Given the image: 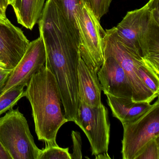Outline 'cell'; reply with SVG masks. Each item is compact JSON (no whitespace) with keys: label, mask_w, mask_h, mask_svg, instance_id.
I'll list each match as a JSON object with an SVG mask.
<instances>
[{"label":"cell","mask_w":159,"mask_h":159,"mask_svg":"<svg viewBox=\"0 0 159 159\" xmlns=\"http://www.w3.org/2000/svg\"><path fill=\"white\" fill-rule=\"evenodd\" d=\"M56 4L67 22L72 32L80 41L77 16L82 0H52Z\"/></svg>","instance_id":"cell-14"},{"label":"cell","mask_w":159,"mask_h":159,"mask_svg":"<svg viewBox=\"0 0 159 159\" xmlns=\"http://www.w3.org/2000/svg\"><path fill=\"white\" fill-rule=\"evenodd\" d=\"M30 43L22 30L9 19L0 22V68L12 70L24 56Z\"/></svg>","instance_id":"cell-9"},{"label":"cell","mask_w":159,"mask_h":159,"mask_svg":"<svg viewBox=\"0 0 159 159\" xmlns=\"http://www.w3.org/2000/svg\"><path fill=\"white\" fill-rule=\"evenodd\" d=\"M45 62V47L39 37L30 43L24 56L11 71L2 93L16 86H26L32 76L41 69Z\"/></svg>","instance_id":"cell-8"},{"label":"cell","mask_w":159,"mask_h":159,"mask_svg":"<svg viewBox=\"0 0 159 159\" xmlns=\"http://www.w3.org/2000/svg\"><path fill=\"white\" fill-rule=\"evenodd\" d=\"M102 89L97 72L91 70L80 57L78 66V96L80 102L91 107H100Z\"/></svg>","instance_id":"cell-11"},{"label":"cell","mask_w":159,"mask_h":159,"mask_svg":"<svg viewBox=\"0 0 159 159\" xmlns=\"http://www.w3.org/2000/svg\"><path fill=\"white\" fill-rule=\"evenodd\" d=\"M71 138L73 141V152L70 153L71 159H82V140L80 132L72 131L71 132Z\"/></svg>","instance_id":"cell-20"},{"label":"cell","mask_w":159,"mask_h":159,"mask_svg":"<svg viewBox=\"0 0 159 159\" xmlns=\"http://www.w3.org/2000/svg\"><path fill=\"white\" fill-rule=\"evenodd\" d=\"M103 41L104 58L109 56L114 57L124 70L133 88V101L151 103L158 97L146 86L139 75L138 69L140 66L144 65L152 69L121 42L114 27L106 31Z\"/></svg>","instance_id":"cell-4"},{"label":"cell","mask_w":159,"mask_h":159,"mask_svg":"<svg viewBox=\"0 0 159 159\" xmlns=\"http://www.w3.org/2000/svg\"><path fill=\"white\" fill-rule=\"evenodd\" d=\"M7 1H8V4H9V5H11V4L15 0H7Z\"/></svg>","instance_id":"cell-26"},{"label":"cell","mask_w":159,"mask_h":159,"mask_svg":"<svg viewBox=\"0 0 159 159\" xmlns=\"http://www.w3.org/2000/svg\"><path fill=\"white\" fill-rule=\"evenodd\" d=\"M122 125V159H135L150 140L159 136V99L141 116Z\"/></svg>","instance_id":"cell-6"},{"label":"cell","mask_w":159,"mask_h":159,"mask_svg":"<svg viewBox=\"0 0 159 159\" xmlns=\"http://www.w3.org/2000/svg\"><path fill=\"white\" fill-rule=\"evenodd\" d=\"M135 159H159V136L150 140Z\"/></svg>","instance_id":"cell-19"},{"label":"cell","mask_w":159,"mask_h":159,"mask_svg":"<svg viewBox=\"0 0 159 159\" xmlns=\"http://www.w3.org/2000/svg\"><path fill=\"white\" fill-rule=\"evenodd\" d=\"M77 21L81 57L89 69L98 73L105 59L103 39L106 31L83 0Z\"/></svg>","instance_id":"cell-5"},{"label":"cell","mask_w":159,"mask_h":159,"mask_svg":"<svg viewBox=\"0 0 159 159\" xmlns=\"http://www.w3.org/2000/svg\"><path fill=\"white\" fill-rule=\"evenodd\" d=\"M96 156V159H108V158L110 159V157L109 156L107 152V153H101V154H99Z\"/></svg>","instance_id":"cell-25"},{"label":"cell","mask_w":159,"mask_h":159,"mask_svg":"<svg viewBox=\"0 0 159 159\" xmlns=\"http://www.w3.org/2000/svg\"><path fill=\"white\" fill-rule=\"evenodd\" d=\"M11 70L0 68V95L2 94V90Z\"/></svg>","instance_id":"cell-21"},{"label":"cell","mask_w":159,"mask_h":159,"mask_svg":"<svg viewBox=\"0 0 159 159\" xmlns=\"http://www.w3.org/2000/svg\"><path fill=\"white\" fill-rule=\"evenodd\" d=\"M0 142L12 159H38L41 150L18 108L11 109L0 118Z\"/></svg>","instance_id":"cell-3"},{"label":"cell","mask_w":159,"mask_h":159,"mask_svg":"<svg viewBox=\"0 0 159 159\" xmlns=\"http://www.w3.org/2000/svg\"><path fill=\"white\" fill-rule=\"evenodd\" d=\"M25 96L30 102L35 131L46 146H56L60 127L68 120L62 113L58 86L52 73L43 66L31 77Z\"/></svg>","instance_id":"cell-1"},{"label":"cell","mask_w":159,"mask_h":159,"mask_svg":"<svg viewBox=\"0 0 159 159\" xmlns=\"http://www.w3.org/2000/svg\"><path fill=\"white\" fill-rule=\"evenodd\" d=\"M0 159H12L10 153L0 142Z\"/></svg>","instance_id":"cell-22"},{"label":"cell","mask_w":159,"mask_h":159,"mask_svg":"<svg viewBox=\"0 0 159 159\" xmlns=\"http://www.w3.org/2000/svg\"><path fill=\"white\" fill-rule=\"evenodd\" d=\"M139 77L144 84L154 94L159 96V76L147 66L142 65L139 67Z\"/></svg>","instance_id":"cell-16"},{"label":"cell","mask_w":159,"mask_h":159,"mask_svg":"<svg viewBox=\"0 0 159 159\" xmlns=\"http://www.w3.org/2000/svg\"><path fill=\"white\" fill-rule=\"evenodd\" d=\"M97 75L105 94L131 98L133 90L124 70L112 57H105Z\"/></svg>","instance_id":"cell-10"},{"label":"cell","mask_w":159,"mask_h":159,"mask_svg":"<svg viewBox=\"0 0 159 159\" xmlns=\"http://www.w3.org/2000/svg\"><path fill=\"white\" fill-rule=\"evenodd\" d=\"M159 0L129 11L114 27L121 42L159 75Z\"/></svg>","instance_id":"cell-2"},{"label":"cell","mask_w":159,"mask_h":159,"mask_svg":"<svg viewBox=\"0 0 159 159\" xmlns=\"http://www.w3.org/2000/svg\"><path fill=\"white\" fill-rule=\"evenodd\" d=\"M8 19L6 16V11H4L0 5V22H5Z\"/></svg>","instance_id":"cell-23"},{"label":"cell","mask_w":159,"mask_h":159,"mask_svg":"<svg viewBox=\"0 0 159 159\" xmlns=\"http://www.w3.org/2000/svg\"><path fill=\"white\" fill-rule=\"evenodd\" d=\"M0 5L3 10L6 11L7 7L9 6L7 0H0Z\"/></svg>","instance_id":"cell-24"},{"label":"cell","mask_w":159,"mask_h":159,"mask_svg":"<svg viewBox=\"0 0 159 159\" xmlns=\"http://www.w3.org/2000/svg\"><path fill=\"white\" fill-rule=\"evenodd\" d=\"M113 117L122 124L132 120L145 113L152 107L147 102H134L131 98L106 95Z\"/></svg>","instance_id":"cell-12"},{"label":"cell","mask_w":159,"mask_h":159,"mask_svg":"<svg viewBox=\"0 0 159 159\" xmlns=\"http://www.w3.org/2000/svg\"><path fill=\"white\" fill-rule=\"evenodd\" d=\"M74 122L84 132L91 145L92 155L107 153L110 137L107 109L103 104L91 107L80 102Z\"/></svg>","instance_id":"cell-7"},{"label":"cell","mask_w":159,"mask_h":159,"mask_svg":"<svg viewBox=\"0 0 159 159\" xmlns=\"http://www.w3.org/2000/svg\"><path fill=\"white\" fill-rule=\"evenodd\" d=\"M24 88L23 85L16 86L0 95V115L12 109L25 97Z\"/></svg>","instance_id":"cell-15"},{"label":"cell","mask_w":159,"mask_h":159,"mask_svg":"<svg viewBox=\"0 0 159 159\" xmlns=\"http://www.w3.org/2000/svg\"><path fill=\"white\" fill-rule=\"evenodd\" d=\"M100 21L108 12L112 0H83Z\"/></svg>","instance_id":"cell-18"},{"label":"cell","mask_w":159,"mask_h":159,"mask_svg":"<svg viewBox=\"0 0 159 159\" xmlns=\"http://www.w3.org/2000/svg\"><path fill=\"white\" fill-rule=\"evenodd\" d=\"M38 159H71L69 148H60L56 146H46L41 150Z\"/></svg>","instance_id":"cell-17"},{"label":"cell","mask_w":159,"mask_h":159,"mask_svg":"<svg viewBox=\"0 0 159 159\" xmlns=\"http://www.w3.org/2000/svg\"><path fill=\"white\" fill-rule=\"evenodd\" d=\"M46 0H15L11 4L18 24L32 30L42 15Z\"/></svg>","instance_id":"cell-13"}]
</instances>
